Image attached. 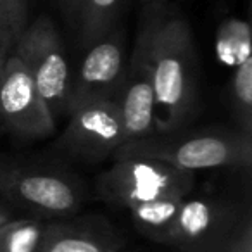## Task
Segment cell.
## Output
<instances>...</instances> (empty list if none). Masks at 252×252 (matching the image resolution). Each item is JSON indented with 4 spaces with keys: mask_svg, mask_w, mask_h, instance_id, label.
Wrapping results in <instances>:
<instances>
[{
    "mask_svg": "<svg viewBox=\"0 0 252 252\" xmlns=\"http://www.w3.org/2000/svg\"><path fill=\"white\" fill-rule=\"evenodd\" d=\"M147 61L156 97V133L190 125L199 105L192 28L166 2L145 4L137 43Z\"/></svg>",
    "mask_w": 252,
    "mask_h": 252,
    "instance_id": "6da1fadb",
    "label": "cell"
},
{
    "mask_svg": "<svg viewBox=\"0 0 252 252\" xmlns=\"http://www.w3.org/2000/svg\"><path fill=\"white\" fill-rule=\"evenodd\" d=\"M116 159H154L185 171L214 168L249 169L252 164V135L237 130L207 128L195 131L152 133L119 145Z\"/></svg>",
    "mask_w": 252,
    "mask_h": 252,
    "instance_id": "7a4b0ae2",
    "label": "cell"
},
{
    "mask_svg": "<svg viewBox=\"0 0 252 252\" xmlns=\"http://www.w3.org/2000/svg\"><path fill=\"white\" fill-rule=\"evenodd\" d=\"M193 189V173L154 159H116L97 178L104 202L121 209L161 199H187Z\"/></svg>",
    "mask_w": 252,
    "mask_h": 252,
    "instance_id": "3957f363",
    "label": "cell"
},
{
    "mask_svg": "<svg viewBox=\"0 0 252 252\" xmlns=\"http://www.w3.org/2000/svg\"><path fill=\"white\" fill-rule=\"evenodd\" d=\"M12 52L28 69L52 118L67 116L71 73L63 40L50 18L40 16L26 26Z\"/></svg>",
    "mask_w": 252,
    "mask_h": 252,
    "instance_id": "277c9868",
    "label": "cell"
},
{
    "mask_svg": "<svg viewBox=\"0 0 252 252\" xmlns=\"http://www.w3.org/2000/svg\"><path fill=\"white\" fill-rule=\"evenodd\" d=\"M247 209L221 197L185 199L164 244L180 252H226Z\"/></svg>",
    "mask_w": 252,
    "mask_h": 252,
    "instance_id": "5b68a950",
    "label": "cell"
},
{
    "mask_svg": "<svg viewBox=\"0 0 252 252\" xmlns=\"http://www.w3.org/2000/svg\"><path fill=\"white\" fill-rule=\"evenodd\" d=\"M0 195L45 216H67L81 204V192L73 178L35 166L0 164Z\"/></svg>",
    "mask_w": 252,
    "mask_h": 252,
    "instance_id": "8992f818",
    "label": "cell"
},
{
    "mask_svg": "<svg viewBox=\"0 0 252 252\" xmlns=\"http://www.w3.org/2000/svg\"><path fill=\"white\" fill-rule=\"evenodd\" d=\"M0 123L14 137L25 140L47 138L56 130V119L14 52L7 57L0 76Z\"/></svg>",
    "mask_w": 252,
    "mask_h": 252,
    "instance_id": "52a82bcc",
    "label": "cell"
},
{
    "mask_svg": "<svg viewBox=\"0 0 252 252\" xmlns=\"http://www.w3.org/2000/svg\"><path fill=\"white\" fill-rule=\"evenodd\" d=\"M67 125L57 147L81 161H102L125 144L118 100L81 105L67 114Z\"/></svg>",
    "mask_w": 252,
    "mask_h": 252,
    "instance_id": "ba28073f",
    "label": "cell"
},
{
    "mask_svg": "<svg viewBox=\"0 0 252 252\" xmlns=\"http://www.w3.org/2000/svg\"><path fill=\"white\" fill-rule=\"evenodd\" d=\"M126 57L121 35L111 32L88 47L76 74L71 76L67 114L81 105L118 100L126 76Z\"/></svg>",
    "mask_w": 252,
    "mask_h": 252,
    "instance_id": "9c48e42d",
    "label": "cell"
},
{
    "mask_svg": "<svg viewBox=\"0 0 252 252\" xmlns=\"http://www.w3.org/2000/svg\"><path fill=\"white\" fill-rule=\"evenodd\" d=\"M121 111L123 140L149 137L156 133V97L147 61L138 45H135L131 61L118 97Z\"/></svg>",
    "mask_w": 252,
    "mask_h": 252,
    "instance_id": "30bf717a",
    "label": "cell"
},
{
    "mask_svg": "<svg viewBox=\"0 0 252 252\" xmlns=\"http://www.w3.org/2000/svg\"><path fill=\"white\" fill-rule=\"evenodd\" d=\"M123 242L114 233L73 224L43 226L36 252H121Z\"/></svg>",
    "mask_w": 252,
    "mask_h": 252,
    "instance_id": "8fae6325",
    "label": "cell"
},
{
    "mask_svg": "<svg viewBox=\"0 0 252 252\" xmlns=\"http://www.w3.org/2000/svg\"><path fill=\"white\" fill-rule=\"evenodd\" d=\"M123 0H69L64 12L73 21L81 45L90 47L107 36Z\"/></svg>",
    "mask_w": 252,
    "mask_h": 252,
    "instance_id": "7c38bea8",
    "label": "cell"
},
{
    "mask_svg": "<svg viewBox=\"0 0 252 252\" xmlns=\"http://www.w3.org/2000/svg\"><path fill=\"white\" fill-rule=\"evenodd\" d=\"M185 199H161L130 209L135 226L144 237L164 244Z\"/></svg>",
    "mask_w": 252,
    "mask_h": 252,
    "instance_id": "4fadbf2b",
    "label": "cell"
},
{
    "mask_svg": "<svg viewBox=\"0 0 252 252\" xmlns=\"http://www.w3.org/2000/svg\"><path fill=\"white\" fill-rule=\"evenodd\" d=\"M231 107L238 130L252 135V57L235 66L231 81Z\"/></svg>",
    "mask_w": 252,
    "mask_h": 252,
    "instance_id": "5bb4252c",
    "label": "cell"
},
{
    "mask_svg": "<svg viewBox=\"0 0 252 252\" xmlns=\"http://www.w3.org/2000/svg\"><path fill=\"white\" fill-rule=\"evenodd\" d=\"M218 52L221 61L231 66H238L251 56V30L245 21L228 19L220 30Z\"/></svg>",
    "mask_w": 252,
    "mask_h": 252,
    "instance_id": "9a60e30c",
    "label": "cell"
},
{
    "mask_svg": "<svg viewBox=\"0 0 252 252\" xmlns=\"http://www.w3.org/2000/svg\"><path fill=\"white\" fill-rule=\"evenodd\" d=\"M43 226L35 220H9L0 224V252H36Z\"/></svg>",
    "mask_w": 252,
    "mask_h": 252,
    "instance_id": "2e32d148",
    "label": "cell"
},
{
    "mask_svg": "<svg viewBox=\"0 0 252 252\" xmlns=\"http://www.w3.org/2000/svg\"><path fill=\"white\" fill-rule=\"evenodd\" d=\"M28 26V0H0V42L11 56Z\"/></svg>",
    "mask_w": 252,
    "mask_h": 252,
    "instance_id": "e0dca14e",
    "label": "cell"
},
{
    "mask_svg": "<svg viewBox=\"0 0 252 252\" xmlns=\"http://www.w3.org/2000/svg\"><path fill=\"white\" fill-rule=\"evenodd\" d=\"M226 252H252V218L251 209L245 211Z\"/></svg>",
    "mask_w": 252,
    "mask_h": 252,
    "instance_id": "ac0fdd59",
    "label": "cell"
},
{
    "mask_svg": "<svg viewBox=\"0 0 252 252\" xmlns=\"http://www.w3.org/2000/svg\"><path fill=\"white\" fill-rule=\"evenodd\" d=\"M9 54L4 50V47H2V42H0V76H2V71H4V66H5V61H7Z\"/></svg>",
    "mask_w": 252,
    "mask_h": 252,
    "instance_id": "d6986e66",
    "label": "cell"
},
{
    "mask_svg": "<svg viewBox=\"0 0 252 252\" xmlns=\"http://www.w3.org/2000/svg\"><path fill=\"white\" fill-rule=\"evenodd\" d=\"M9 220H11V213L0 207V224H4L5 221H9Z\"/></svg>",
    "mask_w": 252,
    "mask_h": 252,
    "instance_id": "ffe728a7",
    "label": "cell"
},
{
    "mask_svg": "<svg viewBox=\"0 0 252 252\" xmlns=\"http://www.w3.org/2000/svg\"><path fill=\"white\" fill-rule=\"evenodd\" d=\"M59 2H61V7H63L64 11H66L67 5H69V0H59Z\"/></svg>",
    "mask_w": 252,
    "mask_h": 252,
    "instance_id": "44dd1931",
    "label": "cell"
},
{
    "mask_svg": "<svg viewBox=\"0 0 252 252\" xmlns=\"http://www.w3.org/2000/svg\"><path fill=\"white\" fill-rule=\"evenodd\" d=\"M151 2H166V0H147V4H151Z\"/></svg>",
    "mask_w": 252,
    "mask_h": 252,
    "instance_id": "7402d4cb",
    "label": "cell"
},
{
    "mask_svg": "<svg viewBox=\"0 0 252 252\" xmlns=\"http://www.w3.org/2000/svg\"><path fill=\"white\" fill-rule=\"evenodd\" d=\"M142 2H145V4H147V0H142Z\"/></svg>",
    "mask_w": 252,
    "mask_h": 252,
    "instance_id": "603a6c76",
    "label": "cell"
}]
</instances>
